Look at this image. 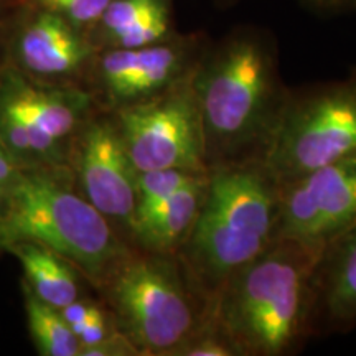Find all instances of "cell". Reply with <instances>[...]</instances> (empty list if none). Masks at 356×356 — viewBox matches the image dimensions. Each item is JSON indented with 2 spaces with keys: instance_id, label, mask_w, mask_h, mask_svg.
I'll use <instances>...</instances> for the list:
<instances>
[{
  "instance_id": "6da1fadb",
  "label": "cell",
  "mask_w": 356,
  "mask_h": 356,
  "mask_svg": "<svg viewBox=\"0 0 356 356\" xmlns=\"http://www.w3.org/2000/svg\"><path fill=\"white\" fill-rule=\"evenodd\" d=\"M191 81L208 168L261 159L289 91L274 35L257 25H238L210 40Z\"/></svg>"
},
{
  "instance_id": "7a4b0ae2",
  "label": "cell",
  "mask_w": 356,
  "mask_h": 356,
  "mask_svg": "<svg viewBox=\"0 0 356 356\" xmlns=\"http://www.w3.org/2000/svg\"><path fill=\"white\" fill-rule=\"evenodd\" d=\"M280 185L261 159L210 168L207 193L177 257L207 307L277 239Z\"/></svg>"
},
{
  "instance_id": "3957f363",
  "label": "cell",
  "mask_w": 356,
  "mask_h": 356,
  "mask_svg": "<svg viewBox=\"0 0 356 356\" xmlns=\"http://www.w3.org/2000/svg\"><path fill=\"white\" fill-rule=\"evenodd\" d=\"M322 251L277 238L216 293L207 315L238 356H286L309 338L312 275Z\"/></svg>"
},
{
  "instance_id": "277c9868",
  "label": "cell",
  "mask_w": 356,
  "mask_h": 356,
  "mask_svg": "<svg viewBox=\"0 0 356 356\" xmlns=\"http://www.w3.org/2000/svg\"><path fill=\"white\" fill-rule=\"evenodd\" d=\"M33 239L99 289L134 246L79 193L68 165L20 168L0 211V244Z\"/></svg>"
},
{
  "instance_id": "5b68a950",
  "label": "cell",
  "mask_w": 356,
  "mask_h": 356,
  "mask_svg": "<svg viewBox=\"0 0 356 356\" xmlns=\"http://www.w3.org/2000/svg\"><path fill=\"white\" fill-rule=\"evenodd\" d=\"M96 292L140 356H173L207 318L175 254L134 246Z\"/></svg>"
},
{
  "instance_id": "8992f818",
  "label": "cell",
  "mask_w": 356,
  "mask_h": 356,
  "mask_svg": "<svg viewBox=\"0 0 356 356\" xmlns=\"http://www.w3.org/2000/svg\"><path fill=\"white\" fill-rule=\"evenodd\" d=\"M356 155V66L335 81L289 88L262 154L279 185Z\"/></svg>"
},
{
  "instance_id": "52a82bcc",
  "label": "cell",
  "mask_w": 356,
  "mask_h": 356,
  "mask_svg": "<svg viewBox=\"0 0 356 356\" xmlns=\"http://www.w3.org/2000/svg\"><path fill=\"white\" fill-rule=\"evenodd\" d=\"M97 108L86 88L38 83L0 63V144L19 168L66 165L71 142Z\"/></svg>"
},
{
  "instance_id": "ba28073f",
  "label": "cell",
  "mask_w": 356,
  "mask_h": 356,
  "mask_svg": "<svg viewBox=\"0 0 356 356\" xmlns=\"http://www.w3.org/2000/svg\"><path fill=\"white\" fill-rule=\"evenodd\" d=\"M208 43L210 38L203 32H175L145 47L99 50L89 70L86 89L106 111L152 99L193 74Z\"/></svg>"
},
{
  "instance_id": "9c48e42d",
  "label": "cell",
  "mask_w": 356,
  "mask_h": 356,
  "mask_svg": "<svg viewBox=\"0 0 356 356\" xmlns=\"http://www.w3.org/2000/svg\"><path fill=\"white\" fill-rule=\"evenodd\" d=\"M191 79L193 74L152 99L111 111L137 172L168 167L210 170Z\"/></svg>"
},
{
  "instance_id": "30bf717a",
  "label": "cell",
  "mask_w": 356,
  "mask_h": 356,
  "mask_svg": "<svg viewBox=\"0 0 356 356\" xmlns=\"http://www.w3.org/2000/svg\"><path fill=\"white\" fill-rule=\"evenodd\" d=\"M2 61L26 78L86 88L97 50L86 32L43 8L13 3L0 24Z\"/></svg>"
},
{
  "instance_id": "8fae6325",
  "label": "cell",
  "mask_w": 356,
  "mask_h": 356,
  "mask_svg": "<svg viewBox=\"0 0 356 356\" xmlns=\"http://www.w3.org/2000/svg\"><path fill=\"white\" fill-rule=\"evenodd\" d=\"M66 165L79 193L131 244L139 172L111 111L97 108L89 115L71 142Z\"/></svg>"
},
{
  "instance_id": "7c38bea8",
  "label": "cell",
  "mask_w": 356,
  "mask_h": 356,
  "mask_svg": "<svg viewBox=\"0 0 356 356\" xmlns=\"http://www.w3.org/2000/svg\"><path fill=\"white\" fill-rule=\"evenodd\" d=\"M356 225V155L280 185L277 238L325 251Z\"/></svg>"
},
{
  "instance_id": "4fadbf2b",
  "label": "cell",
  "mask_w": 356,
  "mask_h": 356,
  "mask_svg": "<svg viewBox=\"0 0 356 356\" xmlns=\"http://www.w3.org/2000/svg\"><path fill=\"white\" fill-rule=\"evenodd\" d=\"M312 337L356 330V225L320 256L312 275Z\"/></svg>"
},
{
  "instance_id": "5bb4252c",
  "label": "cell",
  "mask_w": 356,
  "mask_h": 356,
  "mask_svg": "<svg viewBox=\"0 0 356 356\" xmlns=\"http://www.w3.org/2000/svg\"><path fill=\"white\" fill-rule=\"evenodd\" d=\"M208 177L210 170L167 198L139 208L132 221V246L159 254H177L197 221Z\"/></svg>"
},
{
  "instance_id": "9a60e30c",
  "label": "cell",
  "mask_w": 356,
  "mask_h": 356,
  "mask_svg": "<svg viewBox=\"0 0 356 356\" xmlns=\"http://www.w3.org/2000/svg\"><path fill=\"white\" fill-rule=\"evenodd\" d=\"M172 3L173 0H111L89 38L97 51L162 42L177 32Z\"/></svg>"
},
{
  "instance_id": "2e32d148",
  "label": "cell",
  "mask_w": 356,
  "mask_h": 356,
  "mask_svg": "<svg viewBox=\"0 0 356 356\" xmlns=\"http://www.w3.org/2000/svg\"><path fill=\"white\" fill-rule=\"evenodd\" d=\"M0 249L17 257L30 291L58 310L84 297L86 289L92 287L68 259L33 239H12L0 244Z\"/></svg>"
},
{
  "instance_id": "e0dca14e",
  "label": "cell",
  "mask_w": 356,
  "mask_h": 356,
  "mask_svg": "<svg viewBox=\"0 0 356 356\" xmlns=\"http://www.w3.org/2000/svg\"><path fill=\"white\" fill-rule=\"evenodd\" d=\"M22 293L30 337L42 356H79L76 335L65 322L61 312L47 302L40 300L30 287L22 280Z\"/></svg>"
},
{
  "instance_id": "ac0fdd59",
  "label": "cell",
  "mask_w": 356,
  "mask_h": 356,
  "mask_svg": "<svg viewBox=\"0 0 356 356\" xmlns=\"http://www.w3.org/2000/svg\"><path fill=\"white\" fill-rule=\"evenodd\" d=\"M65 322L76 335L83 348L101 343L119 330L113 314L102 299H92L84 296L60 310ZM79 350V351H81Z\"/></svg>"
},
{
  "instance_id": "d6986e66",
  "label": "cell",
  "mask_w": 356,
  "mask_h": 356,
  "mask_svg": "<svg viewBox=\"0 0 356 356\" xmlns=\"http://www.w3.org/2000/svg\"><path fill=\"white\" fill-rule=\"evenodd\" d=\"M208 170H190V168H155V170L139 172L137 175V208L149 207L159 200L167 198L181 186L191 184L203 177Z\"/></svg>"
},
{
  "instance_id": "ffe728a7",
  "label": "cell",
  "mask_w": 356,
  "mask_h": 356,
  "mask_svg": "<svg viewBox=\"0 0 356 356\" xmlns=\"http://www.w3.org/2000/svg\"><path fill=\"white\" fill-rule=\"evenodd\" d=\"M109 2L111 0H12V3H26L56 13L88 35Z\"/></svg>"
},
{
  "instance_id": "44dd1931",
  "label": "cell",
  "mask_w": 356,
  "mask_h": 356,
  "mask_svg": "<svg viewBox=\"0 0 356 356\" xmlns=\"http://www.w3.org/2000/svg\"><path fill=\"white\" fill-rule=\"evenodd\" d=\"M173 356H238V351L207 315L198 330L181 343Z\"/></svg>"
},
{
  "instance_id": "7402d4cb",
  "label": "cell",
  "mask_w": 356,
  "mask_h": 356,
  "mask_svg": "<svg viewBox=\"0 0 356 356\" xmlns=\"http://www.w3.org/2000/svg\"><path fill=\"white\" fill-rule=\"evenodd\" d=\"M79 356H140L136 346L122 332H115L101 343L88 346L79 351Z\"/></svg>"
},
{
  "instance_id": "603a6c76",
  "label": "cell",
  "mask_w": 356,
  "mask_h": 356,
  "mask_svg": "<svg viewBox=\"0 0 356 356\" xmlns=\"http://www.w3.org/2000/svg\"><path fill=\"white\" fill-rule=\"evenodd\" d=\"M300 6L318 17L356 13V0H300Z\"/></svg>"
},
{
  "instance_id": "cb8c5ba5",
  "label": "cell",
  "mask_w": 356,
  "mask_h": 356,
  "mask_svg": "<svg viewBox=\"0 0 356 356\" xmlns=\"http://www.w3.org/2000/svg\"><path fill=\"white\" fill-rule=\"evenodd\" d=\"M20 168L15 165V162L0 144V211H2L3 204L7 202L8 193H10L13 184H15L17 177H19Z\"/></svg>"
},
{
  "instance_id": "d4e9b609",
  "label": "cell",
  "mask_w": 356,
  "mask_h": 356,
  "mask_svg": "<svg viewBox=\"0 0 356 356\" xmlns=\"http://www.w3.org/2000/svg\"><path fill=\"white\" fill-rule=\"evenodd\" d=\"M216 6H220L222 8H228V7H233L236 2H239V0H215Z\"/></svg>"
},
{
  "instance_id": "484cf974",
  "label": "cell",
  "mask_w": 356,
  "mask_h": 356,
  "mask_svg": "<svg viewBox=\"0 0 356 356\" xmlns=\"http://www.w3.org/2000/svg\"><path fill=\"white\" fill-rule=\"evenodd\" d=\"M0 24H2V19H0ZM0 53H2V50H0Z\"/></svg>"
}]
</instances>
